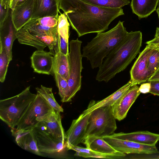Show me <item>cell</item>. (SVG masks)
<instances>
[{"mask_svg":"<svg viewBox=\"0 0 159 159\" xmlns=\"http://www.w3.org/2000/svg\"><path fill=\"white\" fill-rule=\"evenodd\" d=\"M37 93L42 96L55 111L63 112V109L56 101L52 92V89L41 85L35 88Z\"/></svg>","mask_w":159,"mask_h":159,"instance_id":"28","label":"cell"},{"mask_svg":"<svg viewBox=\"0 0 159 159\" xmlns=\"http://www.w3.org/2000/svg\"><path fill=\"white\" fill-rule=\"evenodd\" d=\"M58 33L55 34H43L33 35L26 29L22 28L17 33V39L19 43L32 46L38 50H43L48 47L53 53L58 48Z\"/></svg>","mask_w":159,"mask_h":159,"instance_id":"9","label":"cell"},{"mask_svg":"<svg viewBox=\"0 0 159 159\" xmlns=\"http://www.w3.org/2000/svg\"><path fill=\"white\" fill-rule=\"evenodd\" d=\"M69 41L58 34V50L61 53L66 55H68L69 52Z\"/></svg>","mask_w":159,"mask_h":159,"instance_id":"35","label":"cell"},{"mask_svg":"<svg viewBox=\"0 0 159 159\" xmlns=\"http://www.w3.org/2000/svg\"><path fill=\"white\" fill-rule=\"evenodd\" d=\"M70 66L68 55L60 52L58 48L54 55L53 72L57 73L68 81L69 75Z\"/></svg>","mask_w":159,"mask_h":159,"instance_id":"25","label":"cell"},{"mask_svg":"<svg viewBox=\"0 0 159 159\" xmlns=\"http://www.w3.org/2000/svg\"><path fill=\"white\" fill-rule=\"evenodd\" d=\"M57 86L59 90V94L62 102H66L68 85L67 81L57 73L54 74Z\"/></svg>","mask_w":159,"mask_h":159,"instance_id":"32","label":"cell"},{"mask_svg":"<svg viewBox=\"0 0 159 159\" xmlns=\"http://www.w3.org/2000/svg\"><path fill=\"white\" fill-rule=\"evenodd\" d=\"M30 59L34 72L48 75L53 74L54 55L51 52L37 50L33 52Z\"/></svg>","mask_w":159,"mask_h":159,"instance_id":"15","label":"cell"},{"mask_svg":"<svg viewBox=\"0 0 159 159\" xmlns=\"http://www.w3.org/2000/svg\"><path fill=\"white\" fill-rule=\"evenodd\" d=\"M132 86L131 81L130 80L125 84L103 100L97 102L94 100H93V102H90L87 108L82 113L84 116L98 107L106 106L111 107Z\"/></svg>","mask_w":159,"mask_h":159,"instance_id":"20","label":"cell"},{"mask_svg":"<svg viewBox=\"0 0 159 159\" xmlns=\"http://www.w3.org/2000/svg\"><path fill=\"white\" fill-rule=\"evenodd\" d=\"M82 143L85 145L87 148L98 152L112 153L118 152L106 142L103 137L94 135L87 136L83 140Z\"/></svg>","mask_w":159,"mask_h":159,"instance_id":"23","label":"cell"},{"mask_svg":"<svg viewBox=\"0 0 159 159\" xmlns=\"http://www.w3.org/2000/svg\"><path fill=\"white\" fill-rule=\"evenodd\" d=\"M151 88L150 82L141 84L139 88V90L140 93H149Z\"/></svg>","mask_w":159,"mask_h":159,"instance_id":"37","label":"cell"},{"mask_svg":"<svg viewBox=\"0 0 159 159\" xmlns=\"http://www.w3.org/2000/svg\"><path fill=\"white\" fill-rule=\"evenodd\" d=\"M82 43V42L78 38L71 40L69 43L68 57L70 70L66 102L71 101L72 98L81 88V72L83 68L82 64L83 57L81 52Z\"/></svg>","mask_w":159,"mask_h":159,"instance_id":"7","label":"cell"},{"mask_svg":"<svg viewBox=\"0 0 159 159\" xmlns=\"http://www.w3.org/2000/svg\"><path fill=\"white\" fill-rule=\"evenodd\" d=\"M149 82L151 85L149 93L154 95L159 96V81H152Z\"/></svg>","mask_w":159,"mask_h":159,"instance_id":"36","label":"cell"},{"mask_svg":"<svg viewBox=\"0 0 159 159\" xmlns=\"http://www.w3.org/2000/svg\"><path fill=\"white\" fill-rule=\"evenodd\" d=\"M30 87L28 86L16 96L0 100V118L11 129L16 126L36 97L37 94L32 93Z\"/></svg>","mask_w":159,"mask_h":159,"instance_id":"4","label":"cell"},{"mask_svg":"<svg viewBox=\"0 0 159 159\" xmlns=\"http://www.w3.org/2000/svg\"><path fill=\"white\" fill-rule=\"evenodd\" d=\"M10 8L3 0H0V25L2 24L8 17Z\"/></svg>","mask_w":159,"mask_h":159,"instance_id":"34","label":"cell"},{"mask_svg":"<svg viewBox=\"0 0 159 159\" xmlns=\"http://www.w3.org/2000/svg\"><path fill=\"white\" fill-rule=\"evenodd\" d=\"M146 43L147 44H150L159 48V38L154 37L153 39L146 42Z\"/></svg>","mask_w":159,"mask_h":159,"instance_id":"39","label":"cell"},{"mask_svg":"<svg viewBox=\"0 0 159 159\" xmlns=\"http://www.w3.org/2000/svg\"><path fill=\"white\" fill-rule=\"evenodd\" d=\"M60 112L55 111L52 114L43 121L55 138L57 140L65 143V133L62 125Z\"/></svg>","mask_w":159,"mask_h":159,"instance_id":"22","label":"cell"},{"mask_svg":"<svg viewBox=\"0 0 159 159\" xmlns=\"http://www.w3.org/2000/svg\"><path fill=\"white\" fill-rule=\"evenodd\" d=\"M111 136L117 139L150 145H156L159 140V134L147 131H139L129 133H114Z\"/></svg>","mask_w":159,"mask_h":159,"instance_id":"17","label":"cell"},{"mask_svg":"<svg viewBox=\"0 0 159 159\" xmlns=\"http://www.w3.org/2000/svg\"><path fill=\"white\" fill-rule=\"evenodd\" d=\"M58 16L57 24V32L58 34L63 38L69 41V37L70 24L67 16L64 13H61Z\"/></svg>","mask_w":159,"mask_h":159,"instance_id":"30","label":"cell"},{"mask_svg":"<svg viewBox=\"0 0 159 159\" xmlns=\"http://www.w3.org/2000/svg\"><path fill=\"white\" fill-rule=\"evenodd\" d=\"M58 16H46L37 19L39 23L44 26L56 28L57 27Z\"/></svg>","mask_w":159,"mask_h":159,"instance_id":"33","label":"cell"},{"mask_svg":"<svg viewBox=\"0 0 159 159\" xmlns=\"http://www.w3.org/2000/svg\"><path fill=\"white\" fill-rule=\"evenodd\" d=\"M159 0H131L130 7L133 13L140 19L146 18L156 10Z\"/></svg>","mask_w":159,"mask_h":159,"instance_id":"21","label":"cell"},{"mask_svg":"<svg viewBox=\"0 0 159 159\" xmlns=\"http://www.w3.org/2000/svg\"><path fill=\"white\" fill-rule=\"evenodd\" d=\"M142 40L140 31L128 32L122 42L103 61L99 67L96 80L107 82L125 70L139 52Z\"/></svg>","mask_w":159,"mask_h":159,"instance_id":"2","label":"cell"},{"mask_svg":"<svg viewBox=\"0 0 159 159\" xmlns=\"http://www.w3.org/2000/svg\"><path fill=\"white\" fill-rule=\"evenodd\" d=\"M10 61L5 48L0 44V81L1 83H3L5 80Z\"/></svg>","mask_w":159,"mask_h":159,"instance_id":"31","label":"cell"},{"mask_svg":"<svg viewBox=\"0 0 159 159\" xmlns=\"http://www.w3.org/2000/svg\"><path fill=\"white\" fill-rule=\"evenodd\" d=\"M37 145L41 152L53 154L62 151L66 144L57 140L43 121L33 129Z\"/></svg>","mask_w":159,"mask_h":159,"instance_id":"8","label":"cell"},{"mask_svg":"<svg viewBox=\"0 0 159 159\" xmlns=\"http://www.w3.org/2000/svg\"><path fill=\"white\" fill-rule=\"evenodd\" d=\"M34 1V0H27L12 10V20L18 31L31 19Z\"/></svg>","mask_w":159,"mask_h":159,"instance_id":"16","label":"cell"},{"mask_svg":"<svg viewBox=\"0 0 159 159\" xmlns=\"http://www.w3.org/2000/svg\"><path fill=\"white\" fill-rule=\"evenodd\" d=\"M137 85L131 86L111 107L113 114L120 121L125 119L130 107L141 93Z\"/></svg>","mask_w":159,"mask_h":159,"instance_id":"13","label":"cell"},{"mask_svg":"<svg viewBox=\"0 0 159 159\" xmlns=\"http://www.w3.org/2000/svg\"><path fill=\"white\" fill-rule=\"evenodd\" d=\"M27 0H11L10 3V8L13 10L16 7L23 3Z\"/></svg>","mask_w":159,"mask_h":159,"instance_id":"38","label":"cell"},{"mask_svg":"<svg viewBox=\"0 0 159 159\" xmlns=\"http://www.w3.org/2000/svg\"><path fill=\"white\" fill-rule=\"evenodd\" d=\"M116 120L111 107L93 110L90 112L84 139L90 135L103 137L112 135L117 129Z\"/></svg>","mask_w":159,"mask_h":159,"instance_id":"5","label":"cell"},{"mask_svg":"<svg viewBox=\"0 0 159 159\" xmlns=\"http://www.w3.org/2000/svg\"><path fill=\"white\" fill-rule=\"evenodd\" d=\"M158 5V7L156 10L157 12L158 15L159 20V2Z\"/></svg>","mask_w":159,"mask_h":159,"instance_id":"41","label":"cell"},{"mask_svg":"<svg viewBox=\"0 0 159 159\" xmlns=\"http://www.w3.org/2000/svg\"><path fill=\"white\" fill-rule=\"evenodd\" d=\"M124 21L119 20L113 28L106 32L97 33L82 49L83 57L89 60L91 68L99 67L103 59L124 40L128 32Z\"/></svg>","mask_w":159,"mask_h":159,"instance_id":"3","label":"cell"},{"mask_svg":"<svg viewBox=\"0 0 159 159\" xmlns=\"http://www.w3.org/2000/svg\"><path fill=\"white\" fill-rule=\"evenodd\" d=\"M55 111L40 94L31 103L16 126L11 129L12 134L19 131L34 128L40 122L52 114Z\"/></svg>","mask_w":159,"mask_h":159,"instance_id":"6","label":"cell"},{"mask_svg":"<svg viewBox=\"0 0 159 159\" xmlns=\"http://www.w3.org/2000/svg\"><path fill=\"white\" fill-rule=\"evenodd\" d=\"M33 129L20 130L12 134L20 147L37 155L42 156V153L37 148Z\"/></svg>","mask_w":159,"mask_h":159,"instance_id":"19","label":"cell"},{"mask_svg":"<svg viewBox=\"0 0 159 159\" xmlns=\"http://www.w3.org/2000/svg\"><path fill=\"white\" fill-rule=\"evenodd\" d=\"M90 113L84 116L82 113L73 120L65 133L66 144L68 150L82 143L84 137Z\"/></svg>","mask_w":159,"mask_h":159,"instance_id":"12","label":"cell"},{"mask_svg":"<svg viewBox=\"0 0 159 159\" xmlns=\"http://www.w3.org/2000/svg\"><path fill=\"white\" fill-rule=\"evenodd\" d=\"M22 28L33 35L58 34L57 28H50L44 26L39 23L37 18L31 19Z\"/></svg>","mask_w":159,"mask_h":159,"instance_id":"26","label":"cell"},{"mask_svg":"<svg viewBox=\"0 0 159 159\" xmlns=\"http://www.w3.org/2000/svg\"><path fill=\"white\" fill-rule=\"evenodd\" d=\"M159 81V68L148 80V81Z\"/></svg>","mask_w":159,"mask_h":159,"instance_id":"40","label":"cell"},{"mask_svg":"<svg viewBox=\"0 0 159 159\" xmlns=\"http://www.w3.org/2000/svg\"><path fill=\"white\" fill-rule=\"evenodd\" d=\"M60 0H34L31 19L58 15Z\"/></svg>","mask_w":159,"mask_h":159,"instance_id":"18","label":"cell"},{"mask_svg":"<svg viewBox=\"0 0 159 159\" xmlns=\"http://www.w3.org/2000/svg\"><path fill=\"white\" fill-rule=\"evenodd\" d=\"M153 46L148 61V70L151 77L159 68V48Z\"/></svg>","mask_w":159,"mask_h":159,"instance_id":"29","label":"cell"},{"mask_svg":"<svg viewBox=\"0 0 159 159\" xmlns=\"http://www.w3.org/2000/svg\"><path fill=\"white\" fill-rule=\"evenodd\" d=\"M103 138L116 150L125 154H152L159 153L156 145L142 144L117 139L111 135Z\"/></svg>","mask_w":159,"mask_h":159,"instance_id":"10","label":"cell"},{"mask_svg":"<svg viewBox=\"0 0 159 159\" xmlns=\"http://www.w3.org/2000/svg\"><path fill=\"white\" fill-rule=\"evenodd\" d=\"M70 150L76 152L75 156L86 158L118 159L126 156L125 153L119 152L112 153H102L92 150L87 148H83L77 146L71 147Z\"/></svg>","mask_w":159,"mask_h":159,"instance_id":"24","label":"cell"},{"mask_svg":"<svg viewBox=\"0 0 159 159\" xmlns=\"http://www.w3.org/2000/svg\"><path fill=\"white\" fill-rule=\"evenodd\" d=\"M11 11L10 8L8 17L0 25V44L5 48L10 61L12 58V45L15 40L17 39L18 31L12 20Z\"/></svg>","mask_w":159,"mask_h":159,"instance_id":"14","label":"cell"},{"mask_svg":"<svg viewBox=\"0 0 159 159\" xmlns=\"http://www.w3.org/2000/svg\"><path fill=\"white\" fill-rule=\"evenodd\" d=\"M59 8L66 16L79 37L103 32L115 19L124 14L122 8H103L81 0H60Z\"/></svg>","mask_w":159,"mask_h":159,"instance_id":"1","label":"cell"},{"mask_svg":"<svg viewBox=\"0 0 159 159\" xmlns=\"http://www.w3.org/2000/svg\"><path fill=\"white\" fill-rule=\"evenodd\" d=\"M96 6L110 8H117L129 4V0H81Z\"/></svg>","mask_w":159,"mask_h":159,"instance_id":"27","label":"cell"},{"mask_svg":"<svg viewBox=\"0 0 159 159\" xmlns=\"http://www.w3.org/2000/svg\"><path fill=\"white\" fill-rule=\"evenodd\" d=\"M11 0H10V1Z\"/></svg>","mask_w":159,"mask_h":159,"instance_id":"42","label":"cell"},{"mask_svg":"<svg viewBox=\"0 0 159 159\" xmlns=\"http://www.w3.org/2000/svg\"><path fill=\"white\" fill-rule=\"evenodd\" d=\"M153 47L151 44H147L132 67L130 71V80L133 86L148 81L150 78L148 69V61Z\"/></svg>","mask_w":159,"mask_h":159,"instance_id":"11","label":"cell"}]
</instances>
